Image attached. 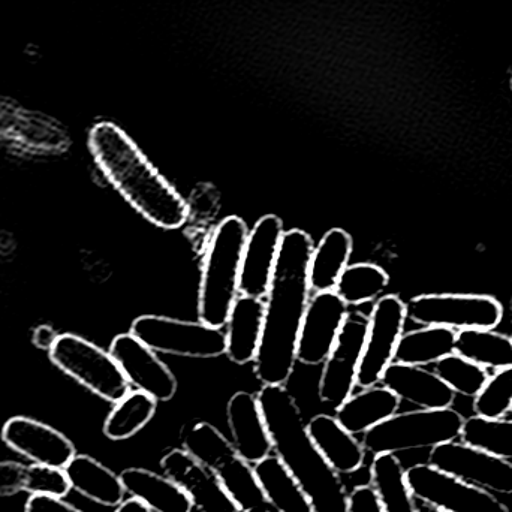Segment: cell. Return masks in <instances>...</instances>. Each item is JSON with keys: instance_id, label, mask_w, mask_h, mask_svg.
<instances>
[{"instance_id": "obj_1", "label": "cell", "mask_w": 512, "mask_h": 512, "mask_svg": "<svg viewBox=\"0 0 512 512\" xmlns=\"http://www.w3.org/2000/svg\"><path fill=\"white\" fill-rule=\"evenodd\" d=\"M315 243L301 230L283 234L264 301V330L255 375L264 385H285L297 363L298 337L310 300L309 267Z\"/></svg>"}, {"instance_id": "obj_2", "label": "cell", "mask_w": 512, "mask_h": 512, "mask_svg": "<svg viewBox=\"0 0 512 512\" xmlns=\"http://www.w3.org/2000/svg\"><path fill=\"white\" fill-rule=\"evenodd\" d=\"M89 149L108 182L150 224L179 230L188 222L185 198L116 123H95L89 132Z\"/></svg>"}, {"instance_id": "obj_3", "label": "cell", "mask_w": 512, "mask_h": 512, "mask_svg": "<svg viewBox=\"0 0 512 512\" xmlns=\"http://www.w3.org/2000/svg\"><path fill=\"white\" fill-rule=\"evenodd\" d=\"M273 451L300 484L313 512H348V493L340 475L313 445L303 415L285 385H264L259 391Z\"/></svg>"}, {"instance_id": "obj_4", "label": "cell", "mask_w": 512, "mask_h": 512, "mask_svg": "<svg viewBox=\"0 0 512 512\" xmlns=\"http://www.w3.org/2000/svg\"><path fill=\"white\" fill-rule=\"evenodd\" d=\"M249 230L239 216H228L213 231L204 256L198 294V318L224 328L240 294V270Z\"/></svg>"}, {"instance_id": "obj_5", "label": "cell", "mask_w": 512, "mask_h": 512, "mask_svg": "<svg viewBox=\"0 0 512 512\" xmlns=\"http://www.w3.org/2000/svg\"><path fill=\"white\" fill-rule=\"evenodd\" d=\"M182 444L218 477L240 512H267L268 502L256 480L254 466L237 453L224 433L212 424L198 423L183 433Z\"/></svg>"}, {"instance_id": "obj_6", "label": "cell", "mask_w": 512, "mask_h": 512, "mask_svg": "<svg viewBox=\"0 0 512 512\" xmlns=\"http://www.w3.org/2000/svg\"><path fill=\"white\" fill-rule=\"evenodd\" d=\"M465 418L462 414L447 409H417L403 412L385 420L384 423L364 433L366 453L397 454L402 451L423 450L457 441L462 435Z\"/></svg>"}, {"instance_id": "obj_7", "label": "cell", "mask_w": 512, "mask_h": 512, "mask_svg": "<svg viewBox=\"0 0 512 512\" xmlns=\"http://www.w3.org/2000/svg\"><path fill=\"white\" fill-rule=\"evenodd\" d=\"M51 363L101 399L117 403L131 391V384L110 351L77 334H59Z\"/></svg>"}, {"instance_id": "obj_8", "label": "cell", "mask_w": 512, "mask_h": 512, "mask_svg": "<svg viewBox=\"0 0 512 512\" xmlns=\"http://www.w3.org/2000/svg\"><path fill=\"white\" fill-rule=\"evenodd\" d=\"M131 334L161 354L189 358H216L227 352V334L222 328L198 321L143 315L131 325Z\"/></svg>"}, {"instance_id": "obj_9", "label": "cell", "mask_w": 512, "mask_h": 512, "mask_svg": "<svg viewBox=\"0 0 512 512\" xmlns=\"http://www.w3.org/2000/svg\"><path fill=\"white\" fill-rule=\"evenodd\" d=\"M406 315L423 327L454 331L498 327L504 307L498 298L480 294H423L406 303Z\"/></svg>"}, {"instance_id": "obj_10", "label": "cell", "mask_w": 512, "mask_h": 512, "mask_svg": "<svg viewBox=\"0 0 512 512\" xmlns=\"http://www.w3.org/2000/svg\"><path fill=\"white\" fill-rule=\"evenodd\" d=\"M406 303L397 295L379 298L369 315L363 357L358 369L357 385L375 387L394 361L397 346L405 333Z\"/></svg>"}, {"instance_id": "obj_11", "label": "cell", "mask_w": 512, "mask_h": 512, "mask_svg": "<svg viewBox=\"0 0 512 512\" xmlns=\"http://www.w3.org/2000/svg\"><path fill=\"white\" fill-rule=\"evenodd\" d=\"M406 481L415 501L445 512H510L492 492L463 483L430 465L411 466Z\"/></svg>"}, {"instance_id": "obj_12", "label": "cell", "mask_w": 512, "mask_h": 512, "mask_svg": "<svg viewBox=\"0 0 512 512\" xmlns=\"http://www.w3.org/2000/svg\"><path fill=\"white\" fill-rule=\"evenodd\" d=\"M369 316L363 312H349L333 351L324 361L318 394L322 403L339 408L352 396L357 385L358 369L363 357Z\"/></svg>"}, {"instance_id": "obj_13", "label": "cell", "mask_w": 512, "mask_h": 512, "mask_svg": "<svg viewBox=\"0 0 512 512\" xmlns=\"http://www.w3.org/2000/svg\"><path fill=\"white\" fill-rule=\"evenodd\" d=\"M429 465L487 492L512 495V463L465 442L432 448Z\"/></svg>"}, {"instance_id": "obj_14", "label": "cell", "mask_w": 512, "mask_h": 512, "mask_svg": "<svg viewBox=\"0 0 512 512\" xmlns=\"http://www.w3.org/2000/svg\"><path fill=\"white\" fill-rule=\"evenodd\" d=\"M348 307L336 291L310 298L298 337L297 361L306 366L324 364L345 324Z\"/></svg>"}, {"instance_id": "obj_15", "label": "cell", "mask_w": 512, "mask_h": 512, "mask_svg": "<svg viewBox=\"0 0 512 512\" xmlns=\"http://www.w3.org/2000/svg\"><path fill=\"white\" fill-rule=\"evenodd\" d=\"M110 354L119 364L132 387L152 396L156 402H168L177 393V379L159 360L155 351L144 345L134 334L114 337Z\"/></svg>"}, {"instance_id": "obj_16", "label": "cell", "mask_w": 512, "mask_h": 512, "mask_svg": "<svg viewBox=\"0 0 512 512\" xmlns=\"http://www.w3.org/2000/svg\"><path fill=\"white\" fill-rule=\"evenodd\" d=\"M6 447L36 465L65 468L75 456L74 444L62 432L29 417H12L2 429Z\"/></svg>"}, {"instance_id": "obj_17", "label": "cell", "mask_w": 512, "mask_h": 512, "mask_svg": "<svg viewBox=\"0 0 512 512\" xmlns=\"http://www.w3.org/2000/svg\"><path fill=\"white\" fill-rule=\"evenodd\" d=\"M283 234V222L276 215L262 216L249 231L240 270V295L267 297Z\"/></svg>"}, {"instance_id": "obj_18", "label": "cell", "mask_w": 512, "mask_h": 512, "mask_svg": "<svg viewBox=\"0 0 512 512\" xmlns=\"http://www.w3.org/2000/svg\"><path fill=\"white\" fill-rule=\"evenodd\" d=\"M165 477L177 484L200 512H240L215 474L185 448H176L161 460Z\"/></svg>"}, {"instance_id": "obj_19", "label": "cell", "mask_w": 512, "mask_h": 512, "mask_svg": "<svg viewBox=\"0 0 512 512\" xmlns=\"http://www.w3.org/2000/svg\"><path fill=\"white\" fill-rule=\"evenodd\" d=\"M381 384L393 391L400 400L412 403L418 409H447L456 400V393L426 367L393 361L385 370Z\"/></svg>"}, {"instance_id": "obj_20", "label": "cell", "mask_w": 512, "mask_h": 512, "mask_svg": "<svg viewBox=\"0 0 512 512\" xmlns=\"http://www.w3.org/2000/svg\"><path fill=\"white\" fill-rule=\"evenodd\" d=\"M227 420L233 436L231 444L246 462L255 465L273 453V442L254 394H234L228 402Z\"/></svg>"}, {"instance_id": "obj_21", "label": "cell", "mask_w": 512, "mask_h": 512, "mask_svg": "<svg viewBox=\"0 0 512 512\" xmlns=\"http://www.w3.org/2000/svg\"><path fill=\"white\" fill-rule=\"evenodd\" d=\"M306 427L313 445L337 474H354L361 469L366 459V450L336 417L327 414L316 415Z\"/></svg>"}, {"instance_id": "obj_22", "label": "cell", "mask_w": 512, "mask_h": 512, "mask_svg": "<svg viewBox=\"0 0 512 512\" xmlns=\"http://www.w3.org/2000/svg\"><path fill=\"white\" fill-rule=\"evenodd\" d=\"M264 300L239 295L228 316L227 352L231 361L243 366L252 363L258 355L264 330Z\"/></svg>"}, {"instance_id": "obj_23", "label": "cell", "mask_w": 512, "mask_h": 512, "mask_svg": "<svg viewBox=\"0 0 512 512\" xmlns=\"http://www.w3.org/2000/svg\"><path fill=\"white\" fill-rule=\"evenodd\" d=\"M71 489L65 469L51 466L23 465L14 460L0 462V498L26 492L32 495L65 498Z\"/></svg>"}, {"instance_id": "obj_24", "label": "cell", "mask_w": 512, "mask_h": 512, "mask_svg": "<svg viewBox=\"0 0 512 512\" xmlns=\"http://www.w3.org/2000/svg\"><path fill=\"white\" fill-rule=\"evenodd\" d=\"M71 489L102 507H119L125 499L126 490L120 475L93 457L77 454L65 466Z\"/></svg>"}, {"instance_id": "obj_25", "label": "cell", "mask_w": 512, "mask_h": 512, "mask_svg": "<svg viewBox=\"0 0 512 512\" xmlns=\"http://www.w3.org/2000/svg\"><path fill=\"white\" fill-rule=\"evenodd\" d=\"M131 498L143 502L152 512H192L189 496L168 477L143 468H129L120 474Z\"/></svg>"}, {"instance_id": "obj_26", "label": "cell", "mask_w": 512, "mask_h": 512, "mask_svg": "<svg viewBox=\"0 0 512 512\" xmlns=\"http://www.w3.org/2000/svg\"><path fill=\"white\" fill-rule=\"evenodd\" d=\"M402 400L385 387L364 388L336 409V418L352 435H364L399 411Z\"/></svg>"}, {"instance_id": "obj_27", "label": "cell", "mask_w": 512, "mask_h": 512, "mask_svg": "<svg viewBox=\"0 0 512 512\" xmlns=\"http://www.w3.org/2000/svg\"><path fill=\"white\" fill-rule=\"evenodd\" d=\"M254 471L268 505L276 512H313L306 493L276 454L255 463Z\"/></svg>"}, {"instance_id": "obj_28", "label": "cell", "mask_w": 512, "mask_h": 512, "mask_svg": "<svg viewBox=\"0 0 512 512\" xmlns=\"http://www.w3.org/2000/svg\"><path fill=\"white\" fill-rule=\"evenodd\" d=\"M352 239L345 230L333 228L313 249L310 258L309 283L315 294L334 291L340 276L349 265Z\"/></svg>"}, {"instance_id": "obj_29", "label": "cell", "mask_w": 512, "mask_h": 512, "mask_svg": "<svg viewBox=\"0 0 512 512\" xmlns=\"http://www.w3.org/2000/svg\"><path fill=\"white\" fill-rule=\"evenodd\" d=\"M370 486L378 496L382 512H418L405 468L396 454L375 456L370 466Z\"/></svg>"}, {"instance_id": "obj_30", "label": "cell", "mask_w": 512, "mask_h": 512, "mask_svg": "<svg viewBox=\"0 0 512 512\" xmlns=\"http://www.w3.org/2000/svg\"><path fill=\"white\" fill-rule=\"evenodd\" d=\"M457 331L445 327H424L403 333L394 361L409 366H435L456 352Z\"/></svg>"}, {"instance_id": "obj_31", "label": "cell", "mask_w": 512, "mask_h": 512, "mask_svg": "<svg viewBox=\"0 0 512 512\" xmlns=\"http://www.w3.org/2000/svg\"><path fill=\"white\" fill-rule=\"evenodd\" d=\"M456 354L487 370L512 367V337L489 328L457 331Z\"/></svg>"}, {"instance_id": "obj_32", "label": "cell", "mask_w": 512, "mask_h": 512, "mask_svg": "<svg viewBox=\"0 0 512 512\" xmlns=\"http://www.w3.org/2000/svg\"><path fill=\"white\" fill-rule=\"evenodd\" d=\"M158 402L143 391H129L114 403L104 423V435L110 441H126L140 433L155 417Z\"/></svg>"}, {"instance_id": "obj_33", "label": "cell", "mask_w": 512, "mask_h": 512, "mask_svg": "<svg viewBox=\"0 0 512 512\" xmlns=\"http://www.w3.org/2000/svg\"><path fill=\"white\" fill-rule=\"evenodd\" d=\"M388 285L390 276L384 268L361 262L345 268L334 291L348 306H361L381 297Z\"/></svg>"}, {"instance_id": "obj_34", "label": "cell", "mask_w": 512, "mask_h": 512, "mask_svg": "<svg viewBox=\"0 0 512 512\" xmlns=\"http://www.w3.org/2000/svg\"><path fill=\"white\" fill-rule=\"evenodd\" d=\"M460 441L511 462L512 420H487L477 415L465 418Z\"/></svg>"}, {"instance_id": "obj_35", "label": "cell", "mask_w": 512, "mask_h": 512, "mask_svg": "<svg viewBox=\"0 0 512 512\" xmlns=\"http://www.w3.org/2000/svg\"><path fill=\"white\" fill-rule=\"evenodd\" d=\"M433 372L451 388L456 394L465 397H475L490 378L489 370L472 361L466 360L462 355L454 354L442 358L435 364Z\"/></svg>"}, {"instance_id": "obj_36", "label": "cell", "mask_w": 512, "mask_h": 512, "mask_svg": "<svg viewBox=\"0 0 512 512\" xmlns=\"http://www.w3.org/2000/svg\"><path fill=\"white\" fill-rule=\"evenodd\" d=\"M474 399L477 417L487 420L507 417L512 412V367L496 370Z\"/></svg>"}, {"instance_id": "obj_37", "label": "cell", "mask_w": 512, "mask_h": 512, "mask_svg": "<svg viewBox=\"0 0 512 512\" xmlns=\"http://www.w3.org/2000/svg\"><path fill=\"white\" fill-rule=\"evenodd\" d=\"M348 512H382L372 486H358L349 493Z\"/></svg>"}, {"instance_id": "obj_38", "label": "cell", "mask_w": 512, "mask_h": 512, "mask_svg": "<svg viewBox=\"0 0 512 512\" xmlns=\"http://www.w3.org/2000/svg\"><path fill=\"white\" fill-rule=\"evenodd\" d=\"M24 512H83L56 496L32 495L26 502Z\"/></svg>"}, {"instance_id": "obj_39", "label": "cell", "mask_w": 512, "mask_h": 512, "mask_svg": "<svg viewBox=\"0 0 512 512\" xmlns=\"http://www.w3.org/2000/svg\"><path fill=\"white\" fill-rule=\"evenodd\" d=\"M57 337H59V333L51 325H39L33 330L32 342L41 351L50 352Z\"/></svg>"}, {"instance_id": "obj_40", "label": "cell", "mask_w": 512, "mask_h": 512, "mask_svg": "<svg viewBox=\"0 0 512 512\" xmlns=\"http://www.w3.org/2000/svg\"><path fill=\"white\" fill-rule=\"evenodd\" d=\"M114 512H152L143 502L138 501V499L131 498L128 501H123L122 504L117 507V510Z\"/></svg>"}, {"instance_id": "obj_41", "label": "cell", "mask_w": 512, "mask_h": 512, "mask_svg": "<svg viewBox=\"0 0 512 512\" xmlns=\"http://www.w3.org/2000/svg\"><path fill=\"white\" fill-rule=\"evenodd\" d=\"M417 511L418 512H445L439 510V508L432 507V505L424 504V502L417 501Z\"/></svg>"}, {"instance_id": "obj_42", "label": "cell", "mask_w": 512, "mask_h": 512, "mask_svg": "<svg viewBox=\"0 0 512 512\" xmlns=\"http://www.w3.org/2000/svg\"><path fill=\"white\" fill-rule=\"evenodd\" d=\"M511 84H512V80H511Z\"/></svg>"}, {"instance_id": "obj_43", "label": "cell", "mask_w": 512, "mask_h": 512, "mask_svg": "<svg viewBox=\"0 0 512 512\" xmlns=\"http://www.w3.org/2000/svg\"><path fill=\"white\" fill-rule=\"evenodd\" d=\"M267 512H270V511H267Z\"/></svg>"}]
</instances>
